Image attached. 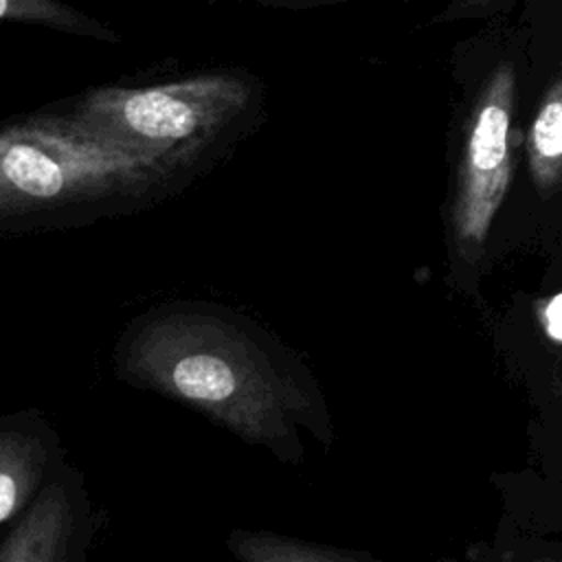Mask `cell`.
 I'll use <instances>...</instances> for the list:
<instances>
[{
    "label": "cell",
    "mask_w": 562,
    "mask_h": 562,
    "mask_svg": "<svg viewBox=\"0 0 562 562\" xmlns=\"http://www.w3.org/2000/svg\"><path fill=\"white\" fill-rule=\"evenodd\" d=\"M59 454V439L42 419H0V525L24 509L61 468Z\"/></svg>",
    "instance_id": "obj_6"
},
{
    "label": "cell",
    "mask_w": 562,
    "mask_h": 562,
    "mask_svg": "<svg viewBox=\"0 0 562 562\" xmlns=\"http://www.w3.org/2000/svg\"><path fill=\"white\" fill-rule=\"evenodd\" d=\"M228 549L246 562H340L358 558L349 551L283 538L268 531H233Z\"/></svg>",
    "instance_id": "obj_9"
},
{
    "label": "cell",
    "mask_w": 562,
    "mask_h": 562,
    "mask_svg": "<svg viewBox=\"0 0 562 562\" xmlns=\"http://www.w3.org/2000/svg\"><path fill=\"white\" fill-rule=\"evenodd\" d=\"M239 2H250L259 7H270V9H316V7H329V4H340V2H353V0H239Z\"/></svg>",
    "instance_id": "obj_10"
},
{
    "label": "cell",
    "mask_w": 562,
    "mask_h": 562,
    "mask_svg": "<svg viewBox=\"0 0 562 562\" xmlns=\"http://www.w3.org/2000/svg\"><path fill=\"white\" fill-rule=\"evenodd\" d=\"M211 158L101 136L66 112L0 123V233L88 226L182 191Z\"/></svg>",
    "instance_id": "obj_2"
},
{
    "label": "cell",
    "mask_w": 562,
    "mask_h": 562,
    "mask_svg": "<svg viewBox=\"0 0 562 562\" xmlns=\"http://www.w3.org/2000/svg\"><path fill=\"white\" fill-rule=\"evenodd\" d=\"M116 373L198 408L239 439L299 461V426L323 430L305 369L270 334L226 307L169 303L119 340Z\"/></svg>",
    "instance_id": "obj_1"
},
{
    "label": "cell",
    "mask_w": 562,
    "mask_h": 562,
    "mask_svg": "<svg viewBox=\"0 0 562 562\" xmlns=\"http://www.w3.org/2000/svg\"><path fill=\"white\" fill-rule=\"evenodd\" d=\"M259 103L261 90L252 77L215 70L154 86L92 88L64 112L125 145L187 149L213 160L255 121Z\"/></svg>",
    "instance_id": "obj_3"
},
{
    "label": "cell",
    "mask_w": 562,
    "mask_h": 562,
    "mask_svg": "<svg viewBox=\"0 0 562 562\" xmlns=\"http://www.w3.org/2000/svg\"><path fill=\"white\" fill-rule=\"evenodd\" d=\"M542 325H544L547 334H549L553 340L562 342V294H555V296L547 303V307H544V312H542Z\"/></svg>",
    "instance_id": "obj_11"
},
{
    "label": "cell",
    "mask_w": 562,
    "mask_h": 562,
    "mask_svg": "<svg viewBox=\"0 0 562 562\" xmlns=\"http://www.w3.org/2000/svg\"><path fill=\"white\" fill-rule=\"evenodd\" d=\"M516 94L514 66L503 61L487 77L465 134L452 202V231L461 248H481L512 180L509 127Z\"/></svg>",
    "instance_id": "obj_4"
},
{
    "label": "cell",
    "mask_w": 562,
    "mask_h": 562,
    "mask_svg": "<svg viewBox=\"0 0 562 562\" xmlns=\"http://www.w3.org/2000/svg\"><path fill=\"white\" fill-rule=\"evenodd\" d=\"M529 169L538 189H551L562 178V77L547 90L533 116L529 138Z\"/></svg>",
    "instance_id": "obj_8"
},
{
    "label": "cell",
    "mask_w": 562,
    "mask_h": 562,
    "mask_svg": "<svg viewBox=\"0 0 562 562\" xmlns=\"http://www.w3.org/2000/svg\"><path fill=\"white\" fill-rule=\"evenodd\" d=\"M90 505L81 474L61 465L26 505L24 518L0 544V562H68L90 536Z\"/></svg>",
    "instance_id": "obj_5"
},
{
    "label": "cell",
    "mask_w": 562,
    "mask_h": 562,
    "mask_svg": "<svg viewBox=\"0 0 562 562\" xmlns=\"http://www.w3.org/2000/svg\"><path fill=\"white\" fill-rule=\"evenodd\" d=\"M0 24H31L110 44L121 42V35L110 24L61 0H0Z\"/></svg>",
    "instance_id": "obj_7"
}]
</instances>
